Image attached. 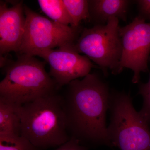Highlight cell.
<instances>
[{
  "instance_id": "16",
  "label": "cell",
  "mask_w": 150,
  "mask_h": 150,
  "mask_svg": "<svg viewBox=\"0 0 150 150\" xmlns=\"http://www.w3.org/2000/svg\"><path fill=\"white\" fill-rule=\"evenodd\" d=\"M88 148L81 144L79 141L71 138L55 150H88Z\"/></svg>"
},
{
  "instance_id": "9",
  "label": "cell",
  "mask_w": 150,
  "mask_h": 150,
  "mask_svg": "<svg viewBox=\"0 0 150 150\" xmlns=\"http://www.w3.org/2000/svg\"><path fill=\"white\" fill-rule=\"evenodd\" d=\"M25 25L23 1L14 2L9 7L6 2H0L1 57L11 51L19 53Z\"/></svg>"
},
{
  "instance_id": "10",
  "label": "cell",
  "mask_w": 150,
  "mask_h": 150,
  "mask_svg": "<svg viewBox=\"0 0 150 150\" xmlns=\"http://www.w3.org/2000/svg\"><path fill=\"white\" fill-rule=\"evenodd\" d=\"M131 2L129 0H89L90 20L95 25L106 24L112 18L126 21Z\"/></svg>"
},
{
  "instance_id": "7",
  "label": "cell",
  "mask_w": 150,
  "mask_h": 150,
  "mask_svg": "<svg viewBox=\"0 0 150 150\" xmlns=\"http://www.w3.org/2000/svg\"><path fill=\"white\" fill-rule=\"evenodd\" d=\"M119 33L122 47L120 72L124 68L130 69L134 72L132 83H139L141 73L149 71L150 23L139 16L129 24L120 27Z\"/></svg>"
},
{
  "instance_id": "11",
  "label": "cell",
  "mask_w": 150,
  "mask_h": 150,
  "mask_svg": "<svg viewBox=\"0 0 150 150\" xmlns=\"http://www.w3.org/2000/svg\"><path fill=\"white\" fill-rule=\"evenodd\" d=\"M20 105L0 100V136H21Z\"/></svg>"
},
{
  "instance_id": "15",
  "label": "cell",
  "mask_w": 150,
  "mask_h": 150,
  "mask_svg": "<svg viewBox=\"0 0 150 150\" xmlns=\"http://www.w3.org/2000/svg\"><path fill=\"white\" fill-rule=\"evenodd\" d=\"M149 61L150 62V56ZM138 94L142 96L143 98V105L139 112L150 127V75L146 83L140 84Z\"/></svg>"
},
{
  "instance_id": "14",
  "label": "cell",
  "mask_w": 150,
  "mask_h": 150,
  "mask_svg": "<svg viewBox=\"0 0 150 150\" xmlns=\"http://www.w3.org/2000/svg\"><path fill=\"white\" fill-rule=\"evenodd\" d=\"M0 150H41L22 136H0Z\"/></svg>"
},
{
  "instance_id": "8",
  "label": "cell",
  "mask_w": 150,
  "mask_h": 150,
  "mask_svg": "<svg viewBox=\"0 0 150 150\" xmlns=\"http://www.w3.org/2000/svg\"><path fill=\"white\" fill-rule=\"evenodd\" d=\"M74 44L47 50L38 56L49 64V75L59 88L73 81L84 77L95 67L86 56L81 55L75 50Z\"/></svg>"
},
{
  "instance_id": "5",
  "label": "cell",
  "mask_w": 150,
  "mask_h": 150,
  "mask_svg": "<svg viewBox=\"0 0 150 150\" xmlns=\"http://www.w3.org/2000/svg\"><path fill=\"white\" fill-rule=\"evenodd\" d=\"M119 23V19L112 18L106 24L84 28L74 44L75 50L95 63L105 76L108 70L115 75L121 73L122 47Z\"/></svg>"
},
{
  "instance_id": "3",
  "label": "cell",
  "mask_w": 150,
  "mask_h": 150,
  "mask_svg": "<svg viewBox=\"0 0 150 150\" xmlns=\"http://www.w3.org/2000/svg\"><path fill=\"white\" fill-rule=\"evenodd\" d=\"M45 64L46 62L26 54L9 62L0 82V100L23 105L56 93L59 88L46 71Z\"/></svg>"
},
{
  "instance_id": "13",
  "label": "cell",
  "mask_w": 150,
  "mask_h": 150,
  "mask_svg": "<svg viewBox=\"0 0 150 150\" xmlns=\"http://www.w3.org/2000/svg\"><path fill=\"white\" fill-rule=\"evenodd\" d=\"M72 21V27L79 28L82 21L90 19L88 0H63Z\"/></svg>"
},
{
  "instance_id": "1",
  "label": "cell",
  "mask_w": 150,
  "mask_h": 150,
  "mask_svg": "<svg viewBox=\"0 0 150 150\" xmlns=\"http://www.w3.org/2000/svg\"><path fill=\"white\" fill-rule=\"evenodd\" d=\"M63 96L68 131L71 138L88 147L113 148L106 126L110 91L96 73L67 85Z\"/></svg>"
},
{
  "instance_id": "2",
  "label": "cell",
  "mask_w": 150,
  "mask_h": 150,
  "mask_svg": "<svg viewBox=\"0 0 150 150\" xmlns=\"http://www.w3.org/2000/svg\"><path fill=\"white\" fill-rule=\"evenodd\" d=\"M21 136L40 149L56 147L71 139L63 96L56 93L19 107Z\"/></svg>"
},
{
  "instance_id": "12",
  "label": "cell",
  "mask_w": 150,
  "mask_h": 150,
  "mask_svg": "<svg viewBox=\"0 0 150 150\" xmlns=\"http://www.w3.org/2000/svg\"><path fill=\"white\" fill-rule=\"evenodd\" d=\"M40 9L51 20L57 23L71 26L72 21L63 0H38Z\"/></svg>"
},
{
  "instance_id": "17",
  "label": "cell",
  "mask_w": 150,
  "mask_h": 150,
  "mask_svg": "<svg viewBox=\"0 0 150 150\" xmlns=\"http://www.w3.org/2000/svg\"><path fill=\"white\" fill-rule=\"evenodd\" d=\"M136 1L141 14L150 17V0H138Z\"/></svg>"
},
{
  "instance_id": "6",
  "label": "cell",
  "mask_w": 150,
  "mask_h": 150,
  "mask_svg": "<svg viewBox=\"0 0 150 150\" xmlns=\"http://www.w3.org/2000/svg\"><path fill=\"white\" fill-rule=\"evenodd\" d=\"M25 25L19 53L32 56L75 43L82 30L42 16L24 5Z\"/></svg>"
},
{
  "instance_id": "18",
  "label": "cell",
  "mask_w": 150,
  "mask_h": 150,
  "mask_svg": "<svg viewBox=\"0 0 150 150\" xmlns=\"http://www.w3.org/2000/svg\"></svg>"
},
{
  "instance_id": "4",
  "label": "cell",
  "mask_w": 150,
  "mask_h": 150,
  "mask_svg": "<svg viewBox=\"0 0 150 150\" xmlns=\"http://www.w3.org/2000/svg\"><path fill=\"white\" fill-rule=\"evenodd\" d=\"M108 135L113 147L120 150H150V129L135 110L130 95L110 91Z\"/></svg>"
}]
</instances>
